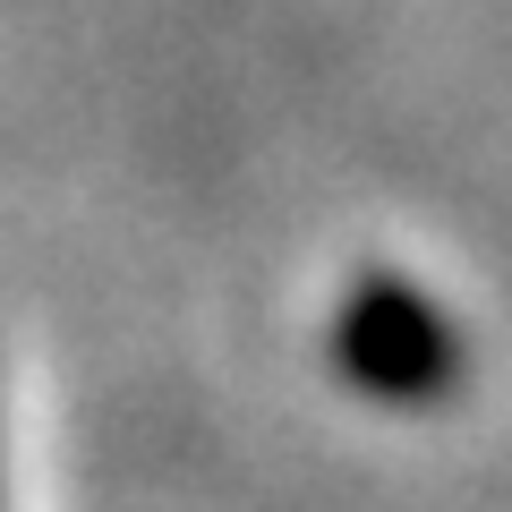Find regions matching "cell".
Segmentation results:
<instances>
[{
	"label": "cell",
	"instance_id": "1",
	"mask_svg": "<svg viewBox=\"0 0 512 512\" xmlns=\"http://www.w3.org/2000/svg\"><path fill=\"white\" fill-rule=\"evenodd\" d=\"M333 367L367 402L427 410L461 384V325L393 265H367L333 308Z\"/></svg>",
	"mask_w": 512,
	"mask_h": 512
}]
</instances>
